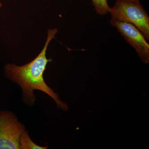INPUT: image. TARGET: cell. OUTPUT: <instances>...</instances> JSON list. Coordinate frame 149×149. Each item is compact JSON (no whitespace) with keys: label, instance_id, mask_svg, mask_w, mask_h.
Here are the masks:
<instances>
[{"label":"cell","instance_id":"6da1fadb","mask_svg":"<svg viewBox=\"0 0 149 149\" xmlns=\"http://www.w3.org/2000/svg\"><path fill=\"white\" fill-rule=\"evenodd\" d=\"M58 32L57 28L48 30L45 46L40 54L32 61L21 66L15 63H8L5 66L6 77L20 87L23 102L30 106L34 105L36 102L34 91L39 90L53 99L58 108L64 111L68 109L66 104L62 101L58 94L47 85L43 77L47 65L52 61V59H48L46 56L47 49Z\"/></svg>","mask_w":149,"mask_h":149},{"label":"cell","instance_id":"7a4b0ae2","mask_svg":"<svg viewBox=\"0 0 149 149\" xmlns=\"http://www.w3.org/2000/svg\"><path fill=\"white\" fill-rule=\"evenodd\" d=\"M111 19L129 22L135 25L149 40V17L140 2L127 0L116 1L111 8Z\"/></svg>","mask_w":149,"mask_h":149},{"label":"cell","instance_id":"3957f363","mask_svg":"<svg viewBox=\"0 0 149 149\" xmlns=\"http://www.w3.org/2000/svg\"><path fill=\"white\" fill-rule=\"evenodd\" d=\"M25 130L24 125L13 113L0 111V149H21L19 138Z\"/></svg>","mask_w":149,"mask_h":149},{"label":"cell","instance_id":"277c9868","mask_svg":"<svg viewBox=\"0 0 149 149\" xmlns=\"http://www.w3.org/2000/svg\"><path fill=\"white\" fill-rule=\"evenodd\" d=\"M110 23L117 29L126 42L136 50L142 61L148 63L149 45L142 32L129 22L111 19Z\"/></svg>","mask_w":149,"mask_h":149},{"label":"cell","instance_id":"5b68a950","mask_svg":"<svg viewBox=\"0 0 149 149\" xmlns=\"http://www.w3.org/2000/svg\"><path fill=\"white\" fill-rule=\"evenodd\" d=\"M21 149H47V147L40 146L35 143L29 137L28 131L25 130L22 133L19 140Z\"/></svg>","mask_w":149,"mask_h":149},{"label":"cell","instance_id":"8992f818","mask_svg":"<svg viewBox=\"0 0 149 149\" xmlns=\"http://www.w3.org/2000/svg\"><path fill=\"white\" fill-rule=\"evenodd\" d=\"M92 5L94 6L96 12L100 15H105L110 13L111 8L108 0H92Z\"/></svg>","mask_w":149,"mask_h":149},{"label":"cell","instance_id":"52a82bcc","mask_svg":"<svg viewBox=\"0 0 149 149\" xmlns=\"http://www.w3.org/2000/svg\"><path fill=\"white\" fill-rule=\"evenodd\" d=\"M118 1V0H116ZM127 1H132L135 2L139 3L140 2V0H127Z\"/></svg>","mask_w":149,"mask_h":149},{"label":"cell","instance_id":"ba28073f","mask_svg":"<svg viewBox=\"0 0 149 149\" xmlns=\"http://www.w3.org/2000/svg\"><path fill=\"white\" fill-rule=\"evenodd\" d=\"M2 6H3L2 3L1 2H0V8H1L2 7Z\"/></svg>","mask_w":149,"mask_h":149}]
</instances>
